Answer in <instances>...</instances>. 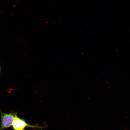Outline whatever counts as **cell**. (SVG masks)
Wrapping results in <instances>:
<instances>
[{
  "label": "cell",
  "instance_id": "7a4b0ae2",
  "mask_svg": "<svg viewBox=\"0 0 130 130\" xmlns=\"http://www.w3.org/2000/svg\"><path fill=\"white\" fill-rule=\"evenodd\" d=\"M14 130H24L26 127L34 128H42V127L38 125H32L27 123L24 119L18 117L17 116L14 118L12 125Z\"/></svg>",
  "mask_w": 130,
  "mask_h": 130
},
{
  "label": "cell",
  "instance_id": "6da1fadb",
  "mask_svg": "<svg viewBox=\"0 0 130 130\" xmlns=\"http://www.w3.org/2000/svg\"><path fill=\"white\" fill-rule=\"evenodd\" d=\"M1 125L0 130L8 128L12 125L15 117L17 116L16 113H3L0 110Z\"/></svg>",
  "mask_w": 130,
  "mask_h": 130
},
{
  "label": "cell",
  "instance_id": "3957f363",
  "mask_svg": "<svg viewBox=\"0 0 130 130\" xmlns=\"http://www.w3.org/2000/svg\"></svg>",
  "mask_w": 130,
  "mask_h": 130
}]
</instances>
